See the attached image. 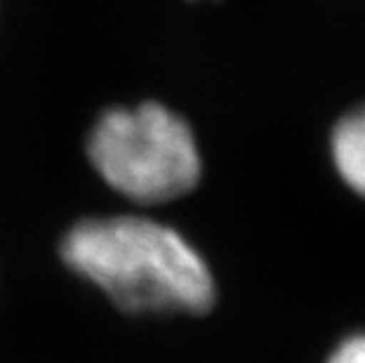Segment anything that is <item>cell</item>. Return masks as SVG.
I'll return each mask as SVG.
<instances>
[{"label":"cell","instance_id":"obj_1","mask_svg":"<svg viewBox=\"0 0 365 363\" xmlns=\"http://www.w3.org/2000/svg\"><path fill=\"white\" fill-rule=\"evenodd\" d=\"M64 262L128 312L203 314L215 279L175 229L144 218L85 220L61 243Z\"/></svg>","mask_w":365,"mask_h":363},{"label":"cell","instance_id":"obj_2","mask_svg":"<svg viewBox=\"0 0 365 363\" xmlns=\"http://www.w3.org/2000/svg\"><path fill=\"white\" fill-rule=\"evenodd\" d=\"M90 158L115 191L142 203L180 198L200 177L191 128L160 104L102 116L90 137Z\"/></svg>","mask_w":365,"mask_h":363},{"label":"cell","instance_id":"obj_3","mask_svg":"<svg viewBox=\"0 0 365 363\" xmlns=\"http://www.w3.org/2000/svg\"><path fill=\"white\" fill-rule=\"evenodd\" d=\"M332 158L341 180L365 196V106L344 116L332 133Z\"/></svg>","mask_w":365,"mask_h":363},{"label":"cell","instance_id":"obj_4","mask_svg":"<svg viewBox=\"0 0 365 363\" xmlns=\"http://www.w3.org/2000/svg\"><path fill=\"white\" fill-rule=\"evenodd\" d=\"M328 363H365V333L341 339Z\"/></svg>","mask_w":365,"mask_h":363}]
</instances>
